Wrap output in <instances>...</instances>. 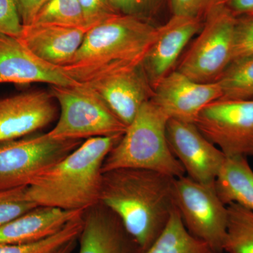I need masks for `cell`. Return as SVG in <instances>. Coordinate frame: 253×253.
Segmentation results:
<instances>
[{"label": "cell", "instance_id": "cell-26", "mask_svg": "<svg viewBox=\"0 0 253 253\" xmlns=\"http://www.w3.org/2000/svg\"><path fill=\"white\" fill-rule=\"evenodd\" d=\"M251 56H253V11L236 17L232 61Z\"/></svg>", "mask_w": 253, "mask_h": 253}, {"label": "cell", "instance_id": "cell-20", "mask_svg": "<svg viewBox=\"0 0 253 253\" xmlns=\"http://www.w3.org/2000/svg\"><path fill=\"white\" fill-rule=\"evenodd\" d=\"M142 253H215L208 244L196 239L186 229L175 206L167 225Z\"/></svg>", "mask_w": 253, "mask_h": 253}, {"label": "cell", "instance_id": "cell-16", "mask_svg": "<svg viewBox=\"0 0 253 253\" xmlns=\"http://www.w3.org/2000/svg\"><path fill=\"white\" fill-rule=\"evenodd\" d=\"M79 253H142L119 218L98 203L83 214Z\"/></svg>", "mask_w": 253, "mask_h": 253}, {"label": "cell", "instance_id": "cell-2", "mask_svg": "<svg viewBox=\"0 0 253 253\" xmlns=\"http://www.w3.org/2000/svg\"><path fill=\"white\" fill-rule=\"evenodd\" d=\"M122 135L86 139L53 166L38 173L27 186L38 206L86 211L99 203L102 168Z\"/></svg>", "mask_w": 253, "mask_h": 253}, {"label": "cell", "instance_id": "cell-15", "mask_svg": "<svg viewBox=\"0 0 253 253\" xmlns=\"http://www.w3.org/2000/svg\"><path fill=\"white\" fill-rule=\"evenodd\" d=\"M34 83L59 86L79 84L62 68L38 57L19 38L0 33V84Z\"/></svg>", "mask_w": 253, "mask_h": 253}, {"label": "cell", "instance_id": "cell-1", "mask_svg": "<svg viewBox=\"0 0 253 253\" xmlns=\"http://www.w3.org/2000/svg\"><path fill=\"white\" fill-rule=\"evenodd\" d=\"M174 178L149 169L102 173L99 203L109 208L144 253L167 225L174 208Z\"/></svg>", "mask_w": 253, "mask_h": 253}, {"label": "cell", "instance_id": "cell-3", "mask_svg": "<svg viewBox=\"0 0 253 253\" xmlns=\"http://www.w3.org/2000/svg\"><path fill=\"white\" fill-rule=\"evenodd\" d=\"M158 26L142 18L114 14L86 32L71 62L62 69L78 83L143 62Z\"/></svg>", "mask_w": 253, "mask_h": 253}, {"label": "cell", "instance_id": "cell-31", "mask_svg": "<svg viewBox=\"0 0 253 253\" xmlns=\"http://www.w3.org/2000/svg\"><path fill=\"white\" fill-rule=\"evenodd\" d=\"M48 0H16L23 26L31 24L37 14Z\"/></svg>", "mask_w": 253, "mask_h": 253}, {"label": "cell", "instance_id": "cell-4", "mask_svg": "<svg viewBox=\"0 0 253 253\" xmlns=\"http://www.w3.org/2000/svg\"><path fill=\"white\" fill-rule=\"evenodd\" d=\"M169 119L151 100L143 104L121 140L106 156L102 173L118 168H136L174 179L186 175L168 145L166 128Z\"/></svg>", "mask_w": 253, "mask_h": 253}, {"label": "cell", "instance_id": "cell-32", "mask_svg": "<svg viewBox=\"0 0 253 253\" xmlns=\"http://www.w3.org/2000/svg\"><path fill=\"white\" fill-rule=\"evenodd\" d=\"M226 6L237 17L253 11V0H227Z\"/></svg>", "mask_w": 253, "mask_h": 253}, {"label": "cell", "instance_id": "cell-5", "mask_svg": "<svg viewBox=\"0 0 253 253\" xmlns=\"http://www.w3.org/2000/svg\"><path fill=\"white\" fill-rule=\"evenodd\" d=\"M49 92L61 108L59 121L47 132L57 139H89L122 135L126 129L109 106L84 84L50 85Z\"/></svg>", "mask_w": 253, "mask_h": 253}, {"label": "cell", "instance_id": "cell-9", "mask_svg": "<svg viewBox=\"0 0 253 253\" xmlns=\"http://www.w3.org/2000/svg\"><path fill=\"white\" fill-rule=\"evenodd\" d=\"M194 124L226 157L253 156V99L216 100Z\"/></svg>", "mask_w": 253, "mask_h": 253}, {"label": "cell", "instance_id": "cell-7", "mask_svg": "<svg viewBox=\"0 0 253 253\" xmlns=\"http://www.w3.org/2000/svg\"><path fill=\"white\" fill-rule=\"evenodd\" d=\"M78 139H57L47 134L0 142V191L28 186L32 179L74 151Z\"/></svg>", "mask_w": 253, "mask_h": 253}, {"label": "cell", "instance_id": "cell-19", "mask_svg": "<svg viewBox=\"0 0 253 253\" xmlns=\"http://www.w3.org/2000/svg\"><path fill=\"white\" fill-rule=\"evenodd\" d=\"M214 189L226 206L237 204L253 212V170L248 158L226 156Z\"/></svg>", "mask_w": 253, "mask_h": 253}, {"label": "cell", "instance_id": "cell-21", "mask_svg": "<svg viewBox=\"0 0 253 253\" xmlns=\"http://www.w3.org/2000/svg\"><path fill=\"white\" fill-rule=\"evenodd\" d=\"M227 210L223 253H253V212L234 204Z\"/></svg>", "mask_w": 253, "mask_h": 253}, {"label": "cell", "instance_id": "cell-12", "mask_svg": "<svg viewBox=\"0 0 253 253\" xmlns=\"http://www.w3.org/2000/svg\"><path fill=\"white\" fill-rule=\"evenodd\" d=\"M221 97L219 82L197 83L175 70L155 86L151 100L169 118L194 123L206 106Z\"/></svg>", "mask_w": 253, "mask_h": 253}, {"label": "cell", "instance_id": "cell-6", "mask_svg": "<svg viewBox=\"0 0 253 253\" xmlns=\"http://www.w3.org/2000/svg\"><path fill=\"white\" fill-rule=\"evenodd\" d=\"M236 19L226 5L212 10L176 71L197 83L219 81L232 61Z\"/></svg>", "mask_w": 253, "mask_h": 253}, {"label": "cell", "instance_id": "cell-23", "mask_svg": "<svg viewBox=\"0 0 253 253\" xmlns=\"http://www.w3.org/2000/svg\"><path fill=\"white\" fill-rule=\"evenodd\" d=\"M83 226V215L70 221L56 234L36 242L0 244V253H59L63 247L79 239Z\"/></svg>", "mask_w": 253, "mask_h": 253}, {"label": "cell", "instance_id": "cell-17", "mask_svg": "<svg viewBox=\"0 0 253 253\" xmlns=\"http://www.w3.org/2000/svg\"><path fill=\"white\" fill-rule=\"evenodd\" d=\"M89 28L31 23L23 26L18 38L40 59L63 67L71 62Z\"/></svg>", "mask_w": 253, "mask_h": 253}, {"label": "cell", "instance_id": "cell-18", "mask_svg": "<svg viewBox=\"0 0 253 253\" xmlns=\"http://www.w3.org/2000/svg\"><path fill=\"white\" fill-rule=\"evenodd\" d=\"M85 211H65L38 206L9 222L0 225V244L36 242L56 234Z\"/></svg>", "mask_w": 253, "mask_h": 253}, {"label": "cell", "instance_id": "cell-13", "mask_svg": "<svg viewBox=\"0 0 253 253\" xmlns=\"http://www.w3.org/2000/svg\"><path fill=\"white\" fill-rule=\"evenodd\" d=\"M49 91H31L0 99V142L24 137L45 127L57 115Z\"/></svg>", "mask_w": 253, "mask_h": 253}, {"label": "cell", "instance_id": "cell-8", "mask_svg": "<svg viewBox=\"0 0 253 253\" xmlns=\"http://www.w3.org/2000/svg\"><path fill=\"white\" fill-rule=\"evenodd\" d=\"M173 199L190 234L208 244L214 253H223L228 210L218 197L214 185L201 184L186 175L176 178Z\"/></svg>", "mask_w": 253, "mask_h": 253}, {"label": "cell", "instance_id": "cell-10", "mask_svg": "<svg viewBox=\"0 0 253 253\" xmlns=\"http://www.w3.org/2000/svg\"><path fill=\"white\" fill-rule=\"evenodd\" d=\"M169 149L193 180L214 185L225 155L203 135L194 123L169 118L166 128Z\"/></svg>", "mask_w": 253, "mask_h": 253}, {"label": "cell", "instance_id": "cell-14", "mask_svg": "<svg viewBox=\"0 0 253 253\" xmlns=\"http://www.w3.org/2000/svg\"><path fill=\"white\" fill-rule=\"evenodd\" d=\"M204 21L200 18L172 14L161 26L152 45L143 60V66L153 88L176 66L186 46L201 31Z\"/></svg>", "mask_w": 253, "mask_h": 253}, {"label": "cell", "instance_id": "cell-29", "mask_svg": "<svg viewBox=\"0 0 253 253\" xmlns=\"http://www.w3.org/2000/svg\"><path fill=\"white\" fill-rule=\"evenodd\" d=\"M23 27L16 0H0V33L18 38Z\"/></svg>", "mask_w": 253, "mask_h": 253}, {"label": "cell", "instance_id": "cell-27", "mask_svg": "<svg viewBox=\"0 0 253 253\" xmlns=\"http://www.w3.org/2000/svg\"><path fill=\"white\" fill-rule=\"evenodd\" d=\"M117 14L129 15L151 21L161 0H108Z\"/></svg>", "mask_w": 253, "mask_h": 253}, {"label": "cell", "instance_id": "cell-33", "mask_svg": "<svg viewBox=\"0 0 253 253\" xmlns=\"http://www.w3.org/2000/svg\"><path fill=\"white\" fill-rule=\"evenodd\" d=\"M77 240H74V241H71L69 244L66 245L65 247H63L61 251H59V253H72L73 250L76 247V241Z\"/></svg>", "mask_w": 253, "mask_h": 253}, {"label": "cell", "instance_id": "cell-28", "mask_svg": "<svg viewBox=\"0 0 253 253\" xmlns=\"http://www.w3.org/2000/svg\"><path fill=\"white\" fill-rule=\"evenodd\" d=\"M227 0H171L172 14L183 15L200 18H205L212 10L226 5Z\"/></svg>", "mask_w": 253, "mask_h": 253}, {"label": "cell", "instance_id": "cell-22", "mask_svg": "<svg viewBox=\"0 0 253 253\" xmlns=\"http://www.w3.org/2000/svg\"><path fill=\"white\" fill-rule=\"evenodd\" d=\"M218 82L222 89L221 99H253V56L232 61Z\"/></svg>", "mask_w": 253, "mask_h": 253}, {"label": "cell", "instance_id": "cell-30", "mask_svg": "<svg viewBox=\"0 0 253 253\" xmlns=\"http://www.w3.org/2000/svg\"><path fill=\"white\" fill-rule=\"evenodd\" d=\"M86 26L92 27L114 14L108 0H79Z\"/></svg>", "mask_w": 253, "mask_h": 253}, {"label": "cell", "instance_id": "cell-24", "mask_svg": "<svg viewBox=\"0 0 253 253\" xmlns=\"http://www.w3.org/2000/svg\"><path fill=\"white\" fill-rule=\"evenodd\" d=\"M32 23L88 27L79 0H48Z\"/></svg>", "mask_w": 253, "mask_h": 253}, {"label": "cell", "instance_id": "cell-25", "mask_svg": "<svg viewBox=\"0 0 253 253\" xmlns=\"http://www.w3.org/2000/svg\"><path fill=\"white\" fill-rule=\"evenodd\" d=\"M27 186L0 191V225L38 207L28 197Z\"/></svg>", "mask_w": 253, "mask_h": 253}, {"label": "cell", "instance_id": "cell-11", "mask_svg": "<svg viewBox=\"0 0 253 253\" xmlns=\"http://www.w3.org/2000/svg\"><path fill=\"white\" fill-rule=\"evenodd\" d=\"M81 84L96 92L126 126L154 95L142 63L105 73Z\"/></svg>", "mask_w": 253, "mask_h": 253}]
</instances>
